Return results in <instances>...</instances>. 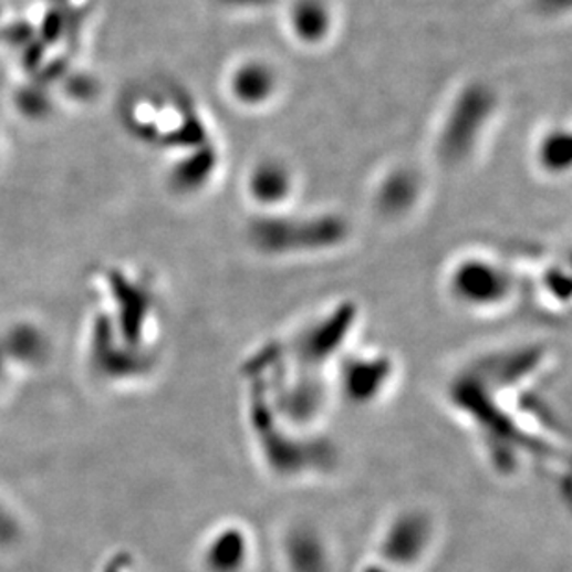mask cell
I'll list each match as a JSON object with an SVG mask.
<instances>
[{
	"mask_svg": "<svg viewBox=\"0 0 572 572\" xmlns=\"http://www.w3.org/2000/svg\"><path fill=\"white\" fill-rule=\"evenodd\" d=\"M351 238V221L335 210L293 211L283 208L256 214L247 225L250 247L272 260L326 254L343 249Z\"/></svg>",
	"mask_w": 572,
	"mask_h": 572,
	"instance_id": "1",
	"label": "cell"
},
{
	"mask_svg": "<svg viewBox=\"0 0 572 572\" xmlns=\"http://www.w3.org/2000/svg\"><path fill=\"white\" fill-rule=\"evenodd\" d=\"M499 91L486 80H467L454 91L434 134V154L445 169H464L482 153L499 119Z\"/></svg>",
	"mask_w": 572,
	"mask_h": 572,
	"instance_id": "2",
	"label": "cell"
},
{
	"mask_svg": "<svg viewBox=\"0 0 572 572\" xmlns=\"http://www.w3.org/2000/svg\"><path fill=\"white\" fill-rule=\"evenodd\" d=\"M445 288L458 306L470 312H495L513 299L517 290L511 267L495 256L469 252L450 263Z\"/></svg>",
	"mask_w": 572,
	"mask_h": 572,
	"instance_id": "3",
	"label": "cell"
},
{
	"mask_svg": "<svg viewBox=\"0 0 572 572\" xmlns=\"http://www.w3.org/2000/svg\"><path fill=\"white\" fill-rule=\"evenodd\" d=\"M282 91V74L266 56L239 58L227 74V93L233 106L260 112L274 104Z\"/></svg>",
	"mask_w": 572,
	"mask_h": 572,
	"instance_id": "4",
	"label": "cell"
},
{
	"mask_svg": "<svg viewBox=\"0 0 572 572\" xmlns=\"http://www.w3.org/2000/svg\"><path fill=\"white\" fill-rule=\"evenodd\" d=\"M425 176L414 165L395 164L382 170L371 194L373 210L384 221H403L425 200Z\"/></svg>",
	"mask_w": 572,
	"mask_h": 572,
	"instance_id": "5",
	"label": "cell"
},
{
	"mask_svg": "<svg viewBox=\"0 0 572 572\" xmlns=\"http://www.w3.org/2000/svg\"><path fill=\"white\" fill-rule=\"evenodd\" d=\"M245 195L256 214L290 208L297 195V173L290 162L266 156L256 159L245 175Z\"/></svg>",
	"mask_w": 572,
	"mask_h": 572,
	"instance_id": "6",
	"label": "cell"
},
{
	"mask_svg": "<svg viewBox=\"0 0 572 572\" xmlns=\"http://www.w3.org/2000/svg\"><path fill=\"white\" fill-rule=\"evenodd\" d=\"M285 30L297 45L321 49L335 34V10L330 0H291Z\"/></svg>",
	"mask_w": 572,
	"mask_h": 572,
	"instance_id": "7",
	"label": "cell"
},
{
	"mask_svg": "<svg viewBox=\"0 0 572 572\" xmlns=\"http://www.w3.org/2000/svg\"><path fill=\"white\" fill-rule=\"evenodd\" d=\"M533 164L539 173L550 178H561L571 169L572 134L566 126L544 128L533 145Z\"/></svg>",
	"mask_w": 572,
	"mask_h": 572,
	"instance_id": "8",
	"label": "cell"
},
{
	"mask_svg": "<svg viewBox=\"0 0 572 572\" xmlns=\"http://www.w3.org/2000/svg\"><path fill=\"white\" fill-rule=\"evenodd\" d=\"M219 2L233 13L267 12L278 4V0H219Z\"/></svg>",
	"mask_w": 572,
	"mask_h": 572,
	"instance_id": "9",
	"label": "cell"
},
{
	"mask_svg": "<svg viewBox=\"0 0 572 572\" xmlns=\"http://www.w3.org/2000/svg\"><path fill=\"white\" fill-rule=\"evenodd\" d=\"M535 10L550 19H560L571 10V0H533Z\"/></svg>",
	"mask_w": 572,
	"mask_h": 572,
	"instance_id": "10",
	"label": "cell"
}]
</instances>
